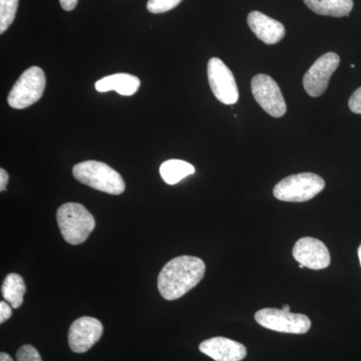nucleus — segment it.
I'll use <instances>...</instances> for the list:
<instances>
[{"label":"nucleus","mask_w":361,"mask_h":361,"mask_svg":"<svg viewBox=\"0 0 361 361\" xmlns=\"http://www.w3.org/2000/svg\"><path fill=\"white\" fill-rule=\"evenodd\" d=\"M206 265L194 256H179L164 266L158 277V289L166 300H176L197 286L204 275Z\"/></svg>","instance_id":"1"},{"label":"nucleus","mask_w":361,"mask_h":361,"mask_svg":"<svg viewBox=\"0 0 361 361\" xmlns=\"http://www.w3.org/2000/svg\"><path fill=\"white\" fill-rule=\"evenodd\" d=\"M56 219L63 239L71 245L84 243L96 227L94 216L78 203H66L59 207Z\"/></svg>","instance_id":"2"},{"label":"nucleus","mask_w":361,"mask_h":361,"mask_svg":"<svg viewBox=\"0 0 361 361\" xmlns=\"http://www.w3.org/2000/svg\"><path fill=\"white\" fill-rule=\"evenodd\" d=\"M73 174L78 182L104 193L121 195L126 190L122 176L103 161L78 163L73 167Z\"/></svg>","instance_id":"3"},{"label":"nucleus","mask_w":361,"mask_h":361,"mask_svg":"<svg viewBox=\"0 0 361 361\" xmlns=\"http://www.w3.org/2000/svg\"><path fill=\"white\" fill-rule=\"evenodd\" d=\"M324 187V180L320 176L313 173H301L280 180L274 187L273 194L278 200L300 203L314 198Z\"/></svg>","instance_id":"4"},{"label":"nucleus","mask_w":361,"mask_h":361,"mask_svg":"<svg viewBox=\"0 0 361 361\" xmlns=\"http://www.w3.org/2000/svg\"><path fill=\"white\" fill-rule=\"evenodd\" d=\"M45 84L44 71L39 66H32L14 84L7 97V103L16 110L28 108L42 99Z\"/></svg>","instance_id":"5"},{"label":"nucleus","mask_w":361,"mask_h":361,"mask_svg":"<svg viewBox=\"0 0 361 361\" xmlns=\"http://www.w3.org/2000/svg\"><path fill=\"white\" fill-rule=\"evenodd\" d=\"M255 320L261 326L282 334H304L311 327V322L307 316L276 308H264L257 311Z\"/></svg>","instance_id":"6"},{"label":"nucleus","mask_w":361,"mask_h":361,"mask_svg":"<svg viewBox=\"0 0 361 361\" xmlns=\"http://www.w3.org/2000/svg\"><path fill=\"white\" fill-rule=\"evenodd\" d=\"M207 73L211 90L218 101L224 104H234L238 102L236 80L232 71L220 59L213 58L209 61Z\"/></svg>","instance_id":"7"},{"label":"nucleus","mask_w":361,"mask_h":361,"mask_svg":"<svg viewBox=\"0 0 361 361\" xmlns=\"http://www.w3.org/2000/svg\"><path fill=\"white\" fill-rule=\"evenodd\" d=\"M251 87L254 99L268 115L281 118L286 114L287 106L281 90L269 75H255L252 80Z\"/></svg>","instance_id":"8"},{"label":"nucleus","mask_w":361,"mask_h":361,"mask_svg":"<svg viewBox=\"0 0 361 361\" xmlns=\"http://www.w3.org/2000/svg\"><path fill=\"white\" fill-rule=\"evenodd\" d=\"M341 59L334 52H327L313 63L303 78V85L310 97H318L324 94L330 78L338 68Z\"/></svg>","instance_id":"9"},{"label":"nucleus","mask_w":361,"mask_h":361,"mask_svg":"<svg viewBox=\"0 0 361 361\" xmlns=\"http://www.w3.org/2000/svg\"><path fill=\"white\" fill-rule=\"evenodd\" d=\"M104 327L97 318H78L68 330V345L75 353H85L90 350L103 336Z\"/></svg>","instance_id":"10"},{"label":"nucleus","mask_w":361,"mask_h":361,"mask_svg":"<svg viewBox=\"0 0 361 361\" xmlns=\"http://www.w3.org/2000/svg\"><path fill=\"white\" fill-rule=\"evenodd\" d=\"M293 257L299 264L312 270L324 269L330 264V253L320 240L304 237L293 247Z\"/></svg>","instance_id":"11"},{"label":"nucleus","mask_w":361,"mask_h":361,"mask_svg":"<svg viewBox=\"0 0 361 361\" xmlns=\"http://www.w3.org/2000/svg\"><path fill=\"white\" fill-rule=\"evenodd\" d=\"M199 349L215 361H241L247 355V349L243 344L225 337L207 339L202 342Z\"/></svg>","instance_id":"12"},{"label":"nucleus","mask_w":361,"mask_h":361,"mask_svg":"<svg viewBox=\"0 0 361 361\" xmlns=\"http://www.w3.org/2000/svg\"><path fill=\"white\" fill-rule=\"evenodd\" d=\"M249 27L261 42L266 44H275L285 37L284 25L260 11H252L247 18Z\"/></svg>","instance_id":"13"},{"label":"nucleus","mask_w":361,"mask_h":361,"mask_svg":"<svg viewBox=\"0 0 361 361\" xmlns=\"http://www.w3.org/2000/svg\"><path fill=\"white\" fill-rule=\"evenodd\" d=\"M140 87H141L140 78L130 73H116V75H108L97 80L94 84L97 92H106L115 90L121 96L126 97L135 94Z\"/></svg>","instance_id":"14"},{"label":"nucleus","mask_w":361,"mask_h":361,"mask_svg":"<svg viewBox=\"0 0 361 361\" xmlns=\"http://www.w3.org/2000/svg\"><path fill=\"white\" fill-rule=\"evenodd\" d=\"M304 4L313 13L332 18L348 16L353 8V0H304Z\"/></svg>","instance_id":"15"},{"label":"nucleus","mask_w":361,"mask_h":361,"mask_svg":"<svg viewBox=\"0 0 361 361\" xmlns=\"http://www.w3.org/2000/svg\"><path fill=\"white\" fill-rule=\"evenodd\" d=\"M2 296L13 308H20L26 292L25 280L16 273H11L4 279L1 287Z\"/></svg>","instance_id":"16"},{"label":"nucleus","mask_w":361,"mask_h":361,"mask_svg":"<svg viewBox=\"0 0 361 361\" xmlns=\"http://www.w3.org/2000/svg\"><path fill=\"white\" fill-rule=\"evenodd\" d=\"M194 173V166L182 160L166 161L160 167L161 179L168 185H176Z\"/></svg>","instance_id":"17"},{"label":"nucleus","mask_w":361,"mask_h":361,"mask_svg":"<svg viewBox=\"0 0 361 361\" xmlns=\"http://www.w3.org/2000/svg\"><path fill=\"white\" fill-rule=\"evenodd\" d=\"M20 0H0V33H4L13 25L18 13Z\"/></svg>","instance_id":"18"},{"label":"nucleus","mask_w":361,"mask_h":361,"mask_svg":"<svg viewBox=\"0 0 361 361\" xmlns=\"http://www.w3.org/2000/svg\"><path fill=\"white\" fill-rule=\"evenodd\" d=\"M183 0H149L147 8L151 13H165L179 6Z\"/></svg>","instance_id":"19"},{"label":"nucleus","mask_w":361,"mask_h":361,"mask_svg":"<svg viewBox=\"0 0 361 361\" xmlns=\"http://www.w3.org/2000/svg\"><path fill=\"white\" fill-rule=\"evenodd\" d=\"M16 360L18 361H42L39 351L30 344L21 346L16 353Z\"/></svg>","instance_id":"20"},{"label":"nucleus","mask_w":361,"mask_h":361,"mask_svg":"<svg viewBox=\"0 0 361 361\" xmlns=\"http://www.w3.org/2000/svg\"><path fill=\"white\" fill-rule=\"evenodd\" d=\"M349 109L353 113L361 115V87L353 92L348 102Z\"/></svg>","instance_id":"21"},{"label":"nucleus","mask_w":361,"mask_h":361,"mask_svg":"<svg viewBox=\"0 0 361 361\" xmlns=\"http://www.w3.org/2000/svg\"><path fill=\"white\" fill-rule=\"evenodd\" d=\"M13 316L11 305H8L4 301L0 302V323H4Z\"/></svg>","instance_id":"22"},{"label":"nucleus","mask_w":361,"mask_h":361,"mask_svg":"<svg viewBox=\"0 0 361 361\" xmlns=\"http://www.w3.org/2000/svg\"><path fill=\"white\" fill-rule=\"evenodd\" d=\"M78 0H59L61 7L66 11H71L78 6Z\"/></svg>","instance_id":"23"},{"label":"nucleus","mask_w":361,"mask_h":361,"mask_svg":"<svg viewBox=\"0 0 361 361\" xmlns=\"http://www.w3.org/2000/svg\"><path fill=\"white\" fill-rule=\"evenodd\" d=\"M8 174L4 169H0V191L4 192L6 190V185L8 183Z\"/></svg>","instance_id":"24"},{"label":"nucleus","mask_w":361,"mask_h":361,"mask_svg":"<svg viewBox=\"0 0 361 361\" xmlns=\"http://www.w3.org/2000/svg\"><path fill=\"white\" fill-rule=\"evenodd\" d=\"M0 361H13V360L11 356L7 355V353H1V355H0Z\"/></svg>","instance_id":"25"},{"label":"nucleus","mask_w":361,"mask_h":361,"mask_svg":"<svg viewBox=\"0 0 361 361\" xmlns=\"http://www.w3.org/2000/svg\"><path fill=\"white\" fill-rule=\"evenodd\" d=\"M282 310L287 311V312H289V311H290V307H289V305H283V307H282Z\"/></svg>","instance_id":"26"},{"label":"nucleus","mask_w":361,"mask_h":361,"mask_svg":"<svg viewBox=\"0 0 361 361\" xmlns=\"http://www.w3.org/2000/svg\"><path fill=\"white\" fill-rule=\"evenodd\" d=\"M358 257H360V265H361V245L360 246V248H358Z\"/></svg>","instance_id":"27"},{"label":"nucleus","mask_w":361,"mask_h":361,"mask_svg":"<svg viewBox=\"0 0 361 361\" xmlns=\"http://www.w3.org/2000/svg\"><path fill=\"white\" fill-rule=\"evenodd\" d=\"M299 268H300V269H303L304 266L302 264H300V265H299Z\"/></svg>","instance_id":"28"}]
</instances>
